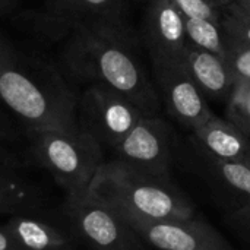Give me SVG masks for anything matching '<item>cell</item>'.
<instances>
[{"label":"cell","instance_id":"obj_2","mask_svg":"<svg viewBox=\"0 0 250 250\" xmlns=\"http://www.w3.org/2000/svg\"><path fill=\"white\" fill-rule=\"evenodd\" d=\"M62 62L75 79L113 89L148 116H158V94L133 51L126 26L89 25L70 31Z\"/></svg>","mask_w":250,"mask_h":250},{"label":"cell","instance_id":"obj_5","mask_svg":"<svg viewBox=\"0 0 250 250\" xmlns=\"http://www.w3.org/2000/svg\"><path fill=\"white\" fill-rule=\"evenodd\" d=\"M64 212L75 234L91 250H149L119 214L89 193L67 196Z\"/></svg>","mask_w":250,"mask_h":250},{"label":"cell","instance_id":"obj_7","mask_svg":"<svg viewBox=\"0 0 250 250\" xmlns=\"http://www.w3.org/2000/svg\"><path fill=\"white\" fill-rule=\"evenodd\" d=\"M173 133L160 116H145L113 149L114 160L139 171L170 177Z\"/></svg>","mask_w":250,"mask_h":250},{"label":"cell","instance_id":"obj_4","mask_svg":"<svg viewBox=\"0 0 250 250\" xmlns=\"http://www.w3.org/2000/svg\"><path fill=\"white\" fill-rule=\"evenodd\" d=\"M32 160L51 174L67 196H82L105 163L103 145L81 127L26 133Z\"/></svg>","mask_w":250,"mask_h":250},{"label":"cell","instance_id":"obj_12","mask_svg":"<svg viewBox=\"0 0 250 250\" xmlns=\"http://www.w3.org/2000/svg\"><path fill=\"white\" fill-rule=\"evenodd\" d=\"M192 144L202 158L250 166V138L229 119L214 114L192 132Z\"/></svg>","mask_w":250,"mask_h":250},{"label":"cell","instance_id":"obj_19","mask_svg":"<svg viewBox=\"0 0 250 250\" xmlns=\"http://www.w3.org/2000/svg\"><path fill=\"white\" fill-rule=\"evenodd\" d=\"M226 37V56L227 62L236 82H248L250 83V44H246L240 40H236L227 34Z\"/></svg>","mask_w":250,"mask_h":250},{"label":"cell","instance_id":"obj_25","mask_svg":"<svg viewBox=\"0 0 250 250\" xmlns=\"http://www.w3.org/2000/svg\"><path fill=\"white\" fill-rule=\"evenodd\" d=\"M9 144H10V142H7L6 139L0 138V157L7 158V160H13V161H19V160L16 158V155L10 151ZM19 163H21V161H19Z\"/></svg>","mask_w":250,"mask_h":250},{"label":"cell","instance_id":"obj_8","mask_svg":"<svg viewBox=\"0 0 250 250\" xmlns=\"http://www.w3.org/2000/svg\"><path fill=\"white\" fill-rule=\"evenodd\" d=\"M157 85L170 116L190 132L204 126L214 113L207 97L185 69L182 60L152 63Z\"/></svg>","mask_w":250,"mask_h":250},{"label":"cell","instance_id":"obj_21","mask_svg":"<svg viewBox=\"0 0 250 250\" xmlns=\"http://www.w3.org/2000/svg\"><path fill=\"white\" fill-rule=\"evenodd\" d=\"M185 16L209 18L221 21L224 4L227 0H168Z\"/></svg>","mask_w":250,"mask_h":250},{"label":"cell","instance_id":"obj_26","mask_svg":"<svg viewBox=\"0 0 250 250\" xmlns=\"http://www.w3.org/2000/svg\"><path fill=\"white\" fill-rule=\"evenodd\" d=\"M245 16L250 19V0H230Z\"/></svg>","mask_w":250,"mask_h":250},{"label":"cell","instance_id":"obj_16","mask_svg":"<svg viewBox=\"0 0 250 250\" xmlns=\"http://www.w3.org/2000/svg\"><path fill=\"white\" fill-rule=\"evenodd\" d=\"M202 158V157H201ZM208 176L218 189L239 201V208L250 207V166L202 158Z\"/></svg>","mask_w":250,"mask_h":250},{"label":"cell","instance_id":"obj_18","mask_svg":"<svg viewBox=\"0 0 250 250\" xmlns=\"http://www.w3.org/2000/svg\"><path fill=\"white\" fill-rule=\"evenodd\" d=\"M227 119L250 138V83L237 81L227 100Z\"/></svg>","mask_w":250,"mask_h":250},{"label":"cell","instance_id":"obj_20","mask_svg":"<svg viewBox=\"0 0 250 250\" xmlns=\"http://www.w3.org/2000/svg\"><path fill=\"white\" fill-rule=\"evenodd\" d=\"M221 26L224 34L250 44V19L245 16L230 0H227L224 4Z\"/></svg>","mask_w":250,"mask_h":250},{"label":"cell","instance_id":"obj_17","mask_svg":"<svg viewBox=\"0 0 250 250\" xmlns=\"http://www.w3.org/2000/svg\"><path fill=\"white\" fill-rule=\"evenodd\" d=\"M185 26L189 44L221 57L226 56V37L221 21L185 16Z\"/></svg>","mask_w":250,"mask_h":250},{"label":"cell","instance_id":"obj_1","mask_svg":"<svg viewBox=\"0 0 250 250\" xmlns=\"http://www.w3.org/2000/svg\"><path fill=\"white\" fill-rule=\"evenodd\" d=\"M78 97L57 67L0 37V100L25 133L79 129Z\"/></svg>","mask_w":250,"mask_h":250},{"label":"cell","instance_id":"obj_14","mask_svg":"<svg viewBox=\"0 0 250 250\" xmlns=\"http://www.w3.org/2000/svg\"><path fill=\"white\" fill-rule=\"evenodd\" d=\"M4 229L21 250H73L66 233L34 217L13 215Z\"/></svg>","mask_w":250,"mask_h":250},{"label":"cell","instance_id":"obj_23","mask_svg":"<svg viewBox=\"0 0 250 250\" xmlns=\"http://www.w3.org/2000/svg\"><path fill=\"white\" fill-rule=\"evenodd\" d=\"M229 221L234 227L236 231H239L245 239H248L250 242V207L234 209L230 214Z\"/></svg>","mask_w":250,"mask_h":250},{"label":"cell","instance_id":"obj_6","mask_svg":"<svg viewBox=\"0 0 250 250\" xmlns=\"http://www.w3.org/2000/svg\"><path fill=\"white\" fill-rule=\"evenodd\" d=\"M148 116L125 95L101 85H88L78 97V125L103 146L114 149Z\"/></svg>","mask_w":250,"mask_h":250},{"label":"cell","instance_id":"obj_15","mask_svg":"<svg viewBox=\"0 0 250 250\" xmlns=\"http://www.w3.org/2000/svg\"><path fill=\"white\" fill-rule=\"evenodd\" d=\"M19 161L0 157V214L25 215L38 207L37 192L16 174Z\"/></svg>","mask_w":250,"mask_h":250},{"label":"cell","instance_id":"obj_13","mask_svg":"<svg viewBox=\"0 0 250 250\" xmlns=\"http://www.w3.org/2000/svg\"><path fill=\"white\" fill-rule=\"evenodd\" d=\"M182 63L205 97L229 100L234 88L236 78L224 57L188 42L182 56Z\"/></svg>","mask_w":250,"mask_h":250},{"label":"cell","instance_id":"obj_24","mask_svg":"<svg viewBox=\"0 0 250 250\" xmlns=\"http://www.w3.org/2000/svg\"><path fill=\"white\" fill-rule=\"evenodd\" d=\"M0 250H21L4 229V226L0 227Z\"/></svg>","mask_w":250,"mask_h":250},{"label":"cell","instance_id":"obj_9","mask_svg":"<svg viewBox=\"0 0 250 250\" xmlns=\"http://www.w3.org/2000/svg\"><path fill=\"white\" fill-rule=\"evenodd\" d=\"M127 224L149 248L157 250H233L212 226L196 215L176 221Z\"/></svg>","mask_w":250,"mask_h":250},{"label":"cell","instance_id":"obj_11","mask_svg":"<svg viewBox=\"0 0 250 250\" xmlns=\"http://www.w3.org/2000/svg\"><path fill=\"white\" fill-rule=\"evenodd\" d=\"M51 28L73 31L79 26H125L123 0H45Z\"/></svg>","mask_w":250,"mask_h":250},{"label":"cell","instance_id":"obj_22","mask_svg":"<svg viewBox=\"0 0 250 250\" xmlns=\"http://www.w3.org/2000/svg\"><path fill=\"white\" fill-rule=\"evenodd\" d=\"M19 127H22L21 123L0 100V138L6 139L7 142H13L18 138Z\"/></svg>","mask_w":250,"mask_h":250},{"label":"cell","instance_id":"obj_10","mask_svg":"<svg viewBox=\"0 0 250 250\" xmlns=\"http://www.w3.org/2000/svg\"><path fill=\"white\" fill-rule=\"evenodd\" d=\"M142 34L152 63L179 62L188 45L185 15L168 0H146Z\"/></svg>","mask_w":250,"mask_h":250},{"label":"cell","instance_id":"obj_3","mask_svg":"<svg viewBox=\"0 0 250 250\" xmlns=\"http://www.w3.org/2000/svg\"><path fill=\"white\" fill-rule=\"evenodd\" d=\"M88 193L126 223L176 221L196 215L192 201L170 177L139 171L114 158L101 166Z\"/></svg>","mask_w":250,"mask_h":250},{"label":"cell","instance_id":"obj_27","mask_svg":"<svg viewBox=\"0 0 250 250\" xmlns=\"http://www.w3.org/2000/svg\"><path fill=\"white\" fill-rule=\"evenodd\" d=\"M19 0H0V15L9 13L18 4Z\"/></svg>","mask_w":250,"mask_h":250}]
</instances>
